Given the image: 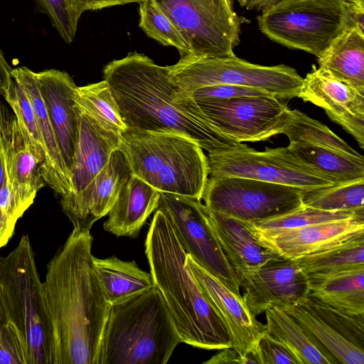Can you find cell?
<instances>
[{"instance_id":"6da1fadb","label":"cell","mask_w":364,"mask_h":364,"mask_svg":"<svg viewBox=\"0 0 364 364\" xmlns=\"http://www.w3.org/2000/svg\"><path fill=\"white\" fill-rule=\"evenodd\" d=\"M90 230L73 228L41 284L49 364H98L111 306L96 274Z\"/></svg>"},{"instance_id":"7a4b0ae2","label":"cell","mask_w":364,"mask_h":364,"mask_svg":"<svg viewBox=\"0 0 364 364\" xmlns=\"http://www.w3.org/2000/svg\"><path fill=\"white\" fill-rule=\"evenodd\" d=\"M127 128L182 134L210 154L242 149L219 132L196 101L183 94L166 67L137 52L114 60L103 70Z\"/></svg>"},{"instance_id":"3957f363","label":"cell","mask_w":364,"mask_h":364,"mask_svg":"<svg viewBox=\"0 0 364 364\" xmlns=\"http://www.w3.org/2000/svg\"><path fill=\"white\" fill-rule=\"evenodd\" d=\"M145 246L154 285L166 303L182 342L206 350L232 347L225 323L190 271L188 253L160 209L155 211Z\"/></svg>"},{"instance_id":"277c9868","label":"cell","mask_w":364,"mask_h":364,"mask_svg":"<svg viewBox=\"0 0 364 364\" xmlns=\"http://www.w3.org/2000/svg\"><path fill=\"white\" fill-rule=\"evenodd\" d=\"M181 342L154 286L111 304L98 364H166Z\"/></svg>"},{"instance_id":"5b68a950","label":"cell","mask_w":364,"mask_h":364,"mask_svg":"<svg viewBox=\"0 0 364 364\" xmlns=\"http://www.w3.org/2000/svg\"><path fill=\"white\" fill-rule=\"evenodd\" d=\"M119 149L132 174L160 193L202 199L208 163L194 140L182 134L127 128L120 135Z\"/></svg>"},{"instance_id":"8992f818","label":"cell","mask_w":364,"mask_h":364,"mask_svg":"<svg viewBox=\"0 0 364 364\" xmlns=\"http://www.w3.org/2000/svg\"><path fill=\"white\" fill-rule=\"evenodd\" d=\"M261 11L257 20L264 35L318 58L346 30L363 27L364 7L348 0H287Z\"/></svg>"},{"instance_id":"52a82bcc","label":"cell","mask_w":364,"mask_h":364,"mask_svg":"<svg viewBox=\"0 0 364 364\" xmlns=\"http://www.w3.org/2000/svg\"><path fill=\"white\" fill-rule=\"evenodd\" d=\"M0 284L10 321L24 342L28 364H49L41 281L27 235L9 254L0 257Z\"/></svg>"},{"instance_id":"ba28073f","label":"cell","mask_w":364,"mask_h":364,"mask_svg":"<svg viewBox=\"0 0 364 364\" xmlns=\"http://www.w3.org/2000/svg\"><path fill=\"white\" fill-rule=\"evenodd\" d=\"M173 81L185 94L220 84L245 86L262 90L280 100L298 97L303 83L297 71L281 64H253L237 58L181 56L174 65L166 66Z\"/></svg>"},{"instance_id":"9c48e42d","label":"cell","mask_w":364,"mask_h":364,"mask_svg":"<svg viewBox=\"0 0 364 364\" xmlns=\"http://www.w3.org/2000/svg\"><path fill=\"white\" fill-rule=\"evenodd\" d=\"M188 44L191 54L231 57L240 43L241 26L248 21L231 0H154Z\"/></svg>"},{"instance_id":"30bf717a","label":"cell","mask_w":364,"mask_h":364,"mask_svg":"<svg viewBox=\"0 0 364 364\" xmlns=\"http://www.w3.org/2000/svg\"><path fill=\"white\" fill-rule=\"evenodd\" d=\"M296 187L235 176H210L202 199L210 210L245 222L264 220L304 207Z\"/></svg>"},{"instance_id":"8fae6325","label":"cell","mask_w":364,"mask_h":364,"mask_svg":"<svg viewBox=\"0 0 364 364\" xmlns=\"http://www.w3.org/2000/svg\"><path fill=\"white\" fill-rule=\"evenodd\" d=\"M209 175L235 176L313 190L336 184L292 155L287 147L256 151L250 147L208 153Z\"/></svg>"},{"instance_id":"7c38bea8","label":"cell","mask_w":364,"mask_h":364,"mask_svg":"<svg viewBox=\"0 0 364 364\" xmlns=\"http://www.w3.org/2000/svg\"><path fill=\"white\" fill-rule=\"evenodd\" d=\"M194 100L219 132L237 143L282 134L291 114L282 100L272 95Z\"/></svg>"},{"instance_id":"4fadbf2b","label":"cell","mask_w":364,"mask_h":364,"mask_svg":"<svg viewBox=\"0 0 364 364\" xmlns=\"http://www.w3.org/2000/svg\"><path fill=\"white\" fill-rule=\"evenodd\" d=\"M205 208L200 199L168 193H160L157 208L171 220L187 253L230 290L242 296L239 277L215 238Z\"/></svg>"},{"instance_id":"5bb4252c","label":"cell","mask_w":364,"mask_h":364,"mask_svg":"<svg viewBox=\"0 0 364 364\" xmlns=\"http://www.w3.org/2000/svg\"><path fill=\"white\" fill-rule=\"evenodd\" d=\"M243 299L256 316L273 306L299 301L309 293V280L293 259L279 256L239 276Z\"/></svg>"},{"instance_id":"9a60e30c","label":"cell","mask_w":364,"mask_h":364,"mask_svg":"<svg viewBox=\"0 0 364 364\" xmlns=\"http://www.w3.org/2000/svg\"><path fill=\"white\" fill-rule=\"evenodd\" d=\"M187 265L205 296L217 309L229 331L232 348L242 357L256 363L250 355L265 326L256 318L242 296L230 290L219 279L203 268L189 255Z\"/></svg>"},{"instance_id":"2e32d148","label":"cell","mask_w":364,"mask_h":364,"mask_svg":"<svg viewBox=\"0 0 364 364\" xmlns=\"http://www.w3.org/2000/svg\"><path fill=\"white\" fill-rule=\"evenodd\" d=\"M298 97L323 109L363 149L364 92L313 65L311 71L303 78Z\"/></svg>"},{"instance_id":"e0dca14e","label":"cell","mask_w":364,"mask_h":364,"mask_svg":"<svg viewBox=\"0 0 364 364\" xmlns=\"http://www.w3.org/2000/svg\"><path fill=\"white\" fill-rule=\"evenodd\" d=\"M251 231L279 255L295 260L364 237V215L277 232Z\"/></svg>"},{"instance_id":"ac0fdd59","label":"cell","mask_w":364,"mask_h":364,"mask_svg":"<svg viewBox=\"0 0 364 364\" xmlns=\"http://www.w3.org/2000/svg\"><path fill=\"white\" fill-rule=\"evenodd\" d=\"M132 175L124 154L119 149L114 150L105 166L77 196L60 203L73 228L90 231L97 220L108 214Z\"/></svg>"},{"instance_id":"d6986e66","label":"cell","mask_w":364,"mask_h":364,"mask_svg":"<svg viewBox=\"0 0 364 364\" xmlns=\"http://www.w3.org/2000/svg\"><path fill=\"white\" fill-rule=\"evenodd\" d=\"M65 166L71 175L78 136L74 94L77 87L66 72L48 69L34 72Z\"/></svg>"},{"instance_id":"ffe728a7","label":"cell","mask_w":364,"mask_h":364,"mask_svg":"<svg viewBox=\"0 0 364 364\" xmlns=\"http://www.w3.org/2000/svg\"><path fill=\"white\" fill-rule=\"evenodd\" d=\"M78 118V136L71 171V191L60 203L77 196L108 162L119 149L120 135L102 127L75 102Z\"/></svg>"},{"instance_id":"44dd1931","label":"cell","mask_w":364,"mask_h":364,"mask_svg":"<svg viewBox=\"0 0 364 364\" xmlns=\"http://www.w3.org/2000/svg\"><path fill=\"white\" fill-rule=\"evenodd\" d=\"M205 211L215 238L238 277L280 256L262 243L245 221L206 206Z\"/></svg>"},{"instance_id":"7402d4cb","label":"cell","mask_w":364,"mask_h":364,"mask_svg":"<svg viewBox=\"0 0 364 364\" xmlns=\"http://www.w3.org/2000/svg\"><path fill=\"white\" fill-rule=\"evenodd\" d=\"M1 139L7 182L24 213L33 203L38 190L46 184L42 175V166L25 146L16 117H6Z\"/></svg>"},{"instance_id":"603a6c76","label":"cell","mask_w":364,"mask_h":364,"mask_svg":"<svg viewBox=\"0 0 364 364\" xmlns=\"http://www.w3.org/2000/svg\"><path fill=\"white\" fill-rule=\"evenodd\" d=\"M12 78L25 91L31 105L47 154L43 178L46 183L62 197L71 191V175L63 159L55 134L38 90L34 72L26 67L11 70Z\"/></svg>"},{"instance_id":"cb8c5ba5","label":"cell","mask_w":364,"mask_h":364,"mask_svg":"<svg viewBox=\"0 0 364 364\" xmlns=\"http://www.w3.org/2000/svg\"><path fill=\"white\" fill-rule=\"evenodd\" d=\"M160 192L132 175L121 189L103 224L116 236L136 237L150 215L157 209Z\"/></svg>"},{"instance_id":"d4e9b609","label":"cell","mask_w":364,"mask_h":364,"mask_svg":"<svg viewBox=\"0 0 364 364\" xmlns=\"http://www.w3.org/2000/svg\"><path fill=\"white\" fill-rule=\"evenodd\" d=\"M279 307L299 323L309 341L331 364L364 363V350L348 341L301 300Z\"/></svg>"},{"instance_id":"484cf974","label":"cell","mask_w":364,"mask_h":364,"mask_svg":"<svg viewBox=\"0 0 364 364\" xmlns=\"http://www.w3.org/2000/svg\"><path fill=\"white\" fill-rule=\"evenodd\" d=\"M319 68L364 92L363 27L353 26L338 36L318 58Z\"/></svg>"},{"instance_id":"4316f807","label":"cell","mask_w":364,"mask_h":364,"mask_svg":"<svg viewBox=\"0 0 364 364\" xmlns=\"http://www.w3.org/2000/svg\"><path fill=\"white\" fill-rule=\"evenodd\" d=\"M307 278L309 294L314 297L337 309L364 314V267Z\"/></svg>"},{"instance_id":"83f0119b","label":"cell","mask_w":364,"mask_h":364,"mask_svg":"<svg viewBox=\"0 0 364 364\" xmlns=\"http://www.w3.org/2000/svg\"><path fill=\"white\" fill-rule=\"evenodd\" d=\"M94 268L105 295L114 304L153 288L151 274L141 269L135 262L117 257H93Z\"/></svg>"},{"instance_id":"f1b7e54d","label":"cell","mask_w":364,"mask_h":364,"mask_svg":"<svg viewBox=\"0 0 364 364\" xmlns=\"http://www.w3.org/2000/svg\"><path fill=\"white\" fill-rule=\"evenodd\" d=\"M289 152L336 184L364 179V159L301 141H290Z\"/></svg>"},{"instance_id":"f546056e","label":"cell","mask_w":364,"mask_h":364,"mask_svg":"<svg viewBox=\"0 0 364 364\" xmlns=\"http://www.w3.org/2000/svg\"><path fill=\"white\" fill-rule=\"evenodd\" d=\"M265 331L287 346L301 364H331L306 336L299 323L281 307L265 311Z\"/></svg>"},{"instance_id":"4dcf8cb0","label":"cell","mask_w":364,"mask_h":364,"mask_svg":"<svg viewBox=\"0 0 364 364\" xmlns=\"http://www.w3.org/2000/svg\"><path fill=\"white\" fill-rule=\"evenodd\" d=\"M306 276L340 273L364 267V237L295 259Z\"/></svg>"},{"instance_id":"1f68e13d","label":"cell","mask_w":364,"mask_h":364,"mask_svg":"<svg viewBox=\"0 0 364 364\" xmlns=\"http://www.w3.org/2000/svg\"><path fill=\"white\" fill-rule=\"evenodd\" d=\"M74 99L78 107L105 129L119 135L127 129L110 87L105 80L77 87Z\"/></svg>"},{"instance_id":"d6a6232c","label":"cell","mask_w":364,"mask_h":364,"mask_svg":"<svg viewBox=\"0 0 364 364\" xmlns=\"http://www.w3.org/2000/svg\"><path fill=\"white\" fill-rule=\"evenodd\" d=\"M282 134L287 135L290 141H301L353 156H363L326 125L298 109L291 110Z\"/></svg>"},{"instance_id":"836d02e7","label":"cell","mask_w":364,"mask_h":364,"mask_svg":"<svg viewBox=\"0 0 364 364\" xmlns=\"http://www.w3.org/2000/svg\"><path fill=\"white\" fill-rule=\"evenodd\" d=\"M302 203L304 206L330 211L364 209V179L303 190Z\"/></svg>"},{"instance_id":"e575fe53","label":"cell","mask_w":364,"mask_h":364,"mask_svg":"<svg viewBox=\"0 0 364 364\" xmlns=\"http://www.w3.org/2000/svg\"><path fill=\"white\" fill-rule=\"evenodd\" d=\"M360 215H364V209L330 211L304 206L295 211L278 217L255 222H245L252 231L272 232L322 223L346 220Z\"/></svg>"},{"instance_id":"d590c367","label":"cell","mask_w":364,"mask_h":364,"mask_svg":"<svg viewBox=\"0 0 364 364\" xmlns=\"http://www.w3.org/2000/svg\"><path fill=\"white\" fill-rule=\"evenodd\" d=\"M4 97L16 115L25 146L42 166V175L47 163V154L30 101L23 88L13 79Z\"/></svg>"},{"instance_id":"8d00e7d4","label":"cell","mask_w":364,"mask_h":364,"mask_svg":"<svg viewBox=\"0 0 364 364\" xmlns=\"http://www.w3.org/2000/svg\"><path fill=\"white\" fill-rule=\"evenodd\" d=\"M139 4V27L149 37L164 46L176 48L181 56L191 54L178 28L154 0H142Z\"/></svg>"},{"instance_id":"74e56055","label":"cell","mask_w":364,"mask_h":364,"mask_svg":"<svg viewBox=\"0 0 364 364\" xmlns=\"http://www.w3.org/2000/svg\"><path fill=\"white\" fill-rule=\"evenodd\" d=\"M300 300L348 341L364 350V314H354L337 309L309 293Z\"/></svg>"},{"instance_id":"f35d334b","label":"cell","mask_w":364,"mask_h":364,"mask_svg":"<svg viewBox=\"0 0 364 364\" xmlns=\"http://www.w3.org/2000/svg\"><path fill=\"white\" fill-rule=\"evenodd\" d=\"M39 11L46 14L62 39L71 43L75 36L81 16L67 0H36Z\"/></svg>"},{"instance_id":"ab89813d","label":"cell","mask_w":364,"mask_h":364,"mask_svg":"<svg viewBox=\"0 0 364 364\" xmlns=\"http://www.w3.org/2000/svg\"><path fill=\"white\" fill-rule=\"evenodd\" d=\"M251 355L257 364H301L287 346L265 331L259 338Z\"/></svg>"},{"instance_id":"60d3db41","label":"cell","mask_w":364,"mask_h":364,"mask_svg":"<svg viewBox=\"0 0 364 364\" xmlns=\"http://www.w3.org/2000/svg\"><path fill=\"white\" fill-rule=\"evenodd\" d=\"M0 364H28L24 342L11 321L0 330Z\"/></svg>"},{"instance_id":"b9f144b4","label":"cell","mask_w":364,"mask_h":364,"mask_svg":"<svg viewBox=\"0 0 364 364\" xmlns=\"http://www.w3.org/2000/svg\"><path fill=\"white\" fill-rule=\"evenodd\" d=\"M185 95L193 100H225L243 96L270 95L260 90L226 84L203 87Z\"/></svg>"},{"instance_id":"7bdbcfd3","label":"cell","mask_w":364,"mask_h":364,"mask_svg":"<svg viewBox=\"0 0 364 364\" xmlns=\"http://www.w3.org/2000/svg\"><path fill=\"white\" fill-rule=\"evenodd\" d=\"M142 0H67L69 5L79 14L86 11L99 10L114 6L139 3Z\"/></svg>"},{"instance_id":"ee69618b","label":"cell","mask_w":364,"mask_h":364,"mask_svg":"<svg viewBox=\"0 0 364 364\" xmlns=\"http://www.w3.org/2000/svg\"><path fill=\"white\" fill-rule=\"evenodd\" d=\"M222 350L214 355L208 360L203 363L206 364H224V363H251L250 360L242 357L232 347L221 349Z\"/></svg>"},{"instance_id":"f6af8a7d","label":"cell","mask_w":364,"mask_h":364,"mask_svg":"<svg viewBox=\"0 0 364 364\" xmlns=\"http://www.w3.org/2000/svg\"><path fill=\"white\" fill-rule=\"evenodd\" d=\"M12 68L8 63L0 48V95L4 96L9 89L13 78L11 77Z\"/></svg>"},{"instance_id":"bcb514c9","label":"cell","mask_w":364,"mask_h":364,"mask_svg":"<svg viewBox=\"0 0 364 364\" xmlns=\"http://www.w3.org/2000/svg\"><path fill=\"white\" fill-rule=\"evenodd\" d=\"M16 223L8 218L0 209V248L4 246L13 235Z\"/></svg>"},{"instance_id":"7dc6e473","label":"cell","mask_w":364,"mask_h":364,"mask_svg":"<svg viewBox=\"0 0 364 364\" xmlns=\"http://www.w3.org/2000/svg\"><path fill=\"white\" fill-rule=\"evenodd\" d=\"M287 0H247L244 6L248 10L262 11Z\"/></svg>"},{"instance_id":"c3c4849f","label":"cell","mask_w":364,"mask_h":364,"mask_svg":"<svg viewBox=\"0 0 364 364\" xmlns=\"http://www.w3.org/2000/svg\"><path fill=\"white\" fill-rule=\"evenodd\" d=\"M9 322L10 319L4 301L2 286L0 284V330Z\"/></svg>"},{"instance_id":"681fc988","label":"cell","mask_w":364,"mask_h":364,"mask_svg":"<svg viewBox=\"0 0 364 364\" xmlns=\"http://www.w3.org/2000/svg\"><path fill=\"white\" fill-rule=\"evenodd\" d=\"M1 138H0V188H1L4 181L6 178V165H5V160H4V148H3V144H2Z\"/></svg>"},{"instance_id":"f907efd6","label":"cell","mask_w":364,"mask_h":364,"mask_svg":"<svg viewBox=\"0 0 364 364\" xmlns=\"http://www.w3.org/2000/svg\"><path fill=\"white\" fill-rule=\"evenodd\" d=\"M6 117L7 114L6 111L4 110V107L0 105V138L1 135L3 125Z\"/></svg>"},{"instance_id":"816d5d0a","label":"cell","mask_w":364,"mask_h":364,"mask_svg":"<svg viewBox=\"0 0 364 364\" xmlns=\"http://www.w3.org/2000/svg\"><path fill=\"white\" fill-rule=\"evenodd\" d=\"M350 2H353L360 6L364 7V0H348Z\"/></svg>"},{"instance_id":"f5cc1de1","label":"cell","mask_w":364,"mask_h":364,"mask_svg":"<svg viewBox=\"0 0 364 364\" xmlns=\"http://www.w3.org/2000/svg\"><path fill=\"white\" fill-rule=\"evenodd\" d=\"M240 4L244 7L247 0H237Z\"/></svg>"}]
</instances>
